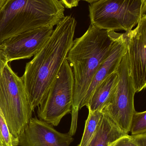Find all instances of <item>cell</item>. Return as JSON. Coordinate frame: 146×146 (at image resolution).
<instances>
[{"instance_id":"ffe728a7","label":"cell","mask_w":146,"mask_h":146,"mask_svg":"<svg viewBox=\"0 0 146 146\" xmlns=\"http://www.w3.org/2000/svg\"><path fill=\"white\" fill-rule=\"evenodd\" d=\"M79 2L80 1H85L87 2L88 3H93L97 1H99V0H78Z\"/></svg>"},{"instance_id":"277c9868","label":"cell","mask_w":146,"mask_h":146,"mask_svg":"<svg viewBox=\"0 0 146 146\" xmlns=\"http://www.w3.org/2000/svg\"><path fill=\"white\" fill-rule=\"evenodd\" d=\"M0 110L11 133L16 138L23 133L33 112L21 77L7 64L0 78Z\"/></svg>"},{"instance_id":"5b68a950","label":"cell","mask_w":146,"mask_h":146,"mask_svg":"<svg viewBox=\"0 0 146 146\" xmlns=\"http://www.w3.org/2000/svg\"><path fill=\"white\" fill-rule=\"evenodd\" d=\"M92 25L103 30L130 31L145 15L146 0H99L91 3Z\"/></svg>"},{"instance_id":"30bf717a","label":"cell","mask_w":146,"mask_h":146,"mask_svg":"<svg viewBox=\"0 0 146 146\" xmlns=\"http://www.w3.org/2000/svg\"><path fill=\"white\" fill-rule=\"evenodd\" d=\"M18 138L21 146H69L74 140L69 133H60L37 117L31 118Z\"/></svg>"},{"instance_id":"d6986e66","label":"cell","mask_w":146,"mask_h":146,"mask_svg":"<svg viewBox=\"0 0 146 146\" xmlns=\"http://www.w3.org/2000/svg\"><path fill=\"white\" fill-rule=\"evenodd\" d=\"M63 3L65 7L71 9L76 7L79 5V1L78 0H61Z\"/></svg>"},{"instance_id":"8fae6325","label":"cell","mask_w":146,"mask_h":146,"mask_svg":"<svg viewBox=\"0 0 146 146\" xmlns=\"http://www.w3.org/2000/svg\"><path fill=\"white\" fill-rule=\"evenodd\" d=\"M127 52V44L125 35L124 33H119L112 44L109 56L94 75L81 104L79 110L87 105L95 88L111 74L116 72L122 58Z\"/></svg>"},{"instance_id":"44dd1931","label":"cell","mask_w":146,"mask_h":146,"mask_svg":"<svg viewBox=\"0 0 146 146\" xmlns=\"http://www.w3.org/2000/svg\"><path fill=\"white\" fill-rule=\"evenodd\" d=\"M6 1H7V0H0V9H1L2 7L4 5Z\"/></svg>"},{"instance_id":"ba28073f","label":"cell","mask_w":146,"mask_h":146,"mask_svg":"<svg viewBox=\"0 0 146 146\" xmlns=\"http://www.w3.org/2000/svg\"><path fill=\"white\" fill-rule=\"evenodd\" d=\"M127 44L130 74L136 93L146 86V15L136 28L124 33Z\"/></svg>"},{"instance_id":"7c38bea8","label":"cell","mask_w":146,"mask_h":146,"mask_svg":"<svg viewBox=\"0 0 146 146\" xmlns=\"http://www.w3.org/2000/svg\"><path fill=\"white\" fill-rule=\"evenodd\" d=\"M127 134L108 116L103 113L96 132L87 146H110Z\"/></svg>"},{"instance_id":"e0dca14e","label":"cell","mask_w":146,"mask_h":146,"mask_svg":"<svg viewBox=\"0 0 146 146\" xmlns=\"http://www.w3.org/2000/svg\"><path fill=\"white\" fill-rule=\"evenodd\" d=\"M110 146H146V133L138 135H126Z\"/></svg>"},{"instance_id":"4fadbf2b","label":"cell","mask_w":146,"mask_h":146,"mask_svg":"<svg viewBox=\"0 0 146 146\" xmlns=\"http://www.w3.org/2000/svg\"><path fill=\"white\" fill-rule=\"evenodd\" d=\"M118 82L117 71L103 81L93 91L86 107L88 110L102 111L115 92Z\"/></svg>"},{"instance_id":"7a4b0ae2","label":"cell","mask_w":146,"mask_h":146,"mask_svg":"<svg viewBox=\"0 0 146 146\" xmlns=\"http://www.w3.org/2000/svg\"><path fill=\"white\" fill-rule=\"evenodd\" d=\"M118 34L91 25L84 35L73 40L66 58L74 79L72 108L79 110L94 75L109 56Z\"/></svg>"},{"instance_id":"5bb4252c","label":"cell","mask_w":146,"mask_h":146,"mask_svg":"<svg viewBox=\"0 0 146 146\" xmlns=\"http://www.w3.org/2000/svg\"><path fill=\"white\" fill-rule=\"evenodd\" d=\"M103 115L102 111H89V114L86 120L84 133L80 143L78 146H87L94 135L98 124Z\"/></svg>"},{"instance_id":"52a82bcc","label":"cell","mask_w":146,"mask_h":146,"mask_svg":"<svg viewBox=\"0 0 146 146\" xmlns=\"http://www.w3.org/2000/svg\"><path fill=\"white\" fill-rule=\"evenodd\" d=\"M117 72L118 82L115 92L101 111L128 134L130 132L132 117L136 111L134 97L136 92L130 74L127 52L122 58Z\"/></svg>"},{"instance_id":"6da1fadb","label":"cell","mask_w":146,"mask_h":146,"mask_svg":"<svg viewBox=\"0 0 146 146\" xmlns=\"http://www.w3.org/2000/svg\"><path fill=\"white\" fill-rule=\"evenodd\" d=\"M77 22L65 16L33 59L27 63L21 79L28 101L34 111L45 97L73 44Z\"/></svg>"},{"instance_id":"3957f363","label":"cell","mask_w":146,"mask_h":146,"mask_svg":"<svg viewBox=\"0 0 146 146\" xmlns=\"http://www.w3.org/2000/svg\"><path fill=\"white\" fill-rule=\"evenodd\" d=\"M64 11L61 0H7L0 9V44L25 32L54 27L65 17Z\"/></svg>"},{"instance_id":"ac0fdd59","label":"cell","mask_w":146,"mask_h":146,"mask_svg":"<svg viewBox=\"0 0 146 146\" xmlns=\"http://www.w3.org/2000/svg\"><path fill=\"white\" fill-rule=\"evenodd\" d=\"M8 62L7 56L0 49V78L1 76L5 66Z\"/></svg>"},{"instance_id":"9a60e30c","label":"cell","mask_w":146,"mask_h":146,"mask_svg":"<svg viewBox=\"0 0 146 146\" xmlns=\"http://www.w3.org/2000/svg\"><path fill=\"white\" fill-rule=\"evenodd\" d=\"M18 138L9 131L5 119L0 110V146H19Z\"/></svg>"},{"instance_id":"2e32d148","label":"cell","mask_w":146,"mask_h":146,"mask_svg":"<svg viewBox=\"0 0 146 146\" xmlns=\"http://www.w3.org/2000/svg\"><path fill=\"white\" fill-rule=\"evenodd\" d=\"M130 132L132 135H138L146 133V111H135L133 115L130 124Z\"/></svg>"},{"instance_id":"9c48e42d","label":"cell","mask_w":146,"mask_h":146,"mask_svg":"<svg viewBox=\"0 0 146 146\" xmlns=\"http://www.w3.org/2000/svg\"><path fill=\"white\" fill-rule=\"evenodd\" d=\"M53 27H44L18 34L0 44L9 62L29 59L41 50L50 37Z\"/></svg>"},{"instance_id":"8992f818","label":"cell","mask_w":146,"mask_h":146,"mask_svg":"<svg viewBox=\"0 0 146 146\" xmlns=\"http://www.w3.org/2000/svg\"><path fill=\"white\" fill-rule=\"evenodd\" d=\"M74 87L73 70L66 59L45 97L38 106L39 119L52 126H58L63 117L71 113Z\"/></svg>"}]
</instances>
